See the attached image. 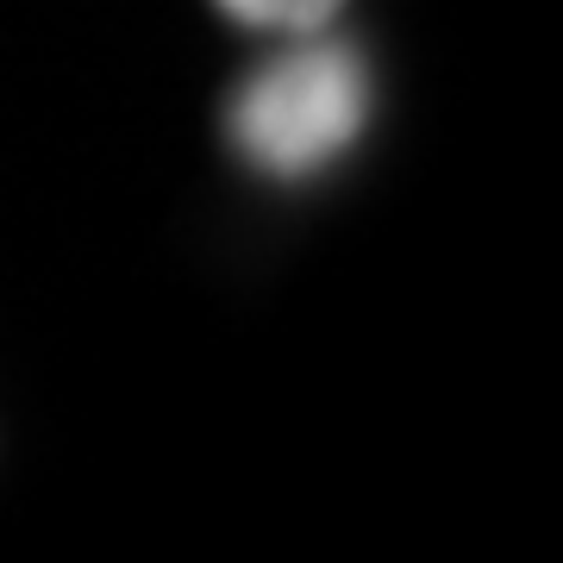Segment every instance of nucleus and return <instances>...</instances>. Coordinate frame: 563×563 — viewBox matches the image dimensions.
Returning <instances> with one entry per match:
<instances>
[{
	"label": "nucleus",
	"instance_id": "f257e3e1",
	"mask_svg": "<svg viewBox=\"0 0 563 563\" xmlns=\"http://www.w3.org/2000/svg\"><path fill=\"white\" fill-rule=\"evenodd\" d=\"M369 120V63L357 44L295 32L225 101V139L257 176L307 181L357 144Z\"/></svg>",
	"mask_w": 563,
	"mask_h": 563
},
{
	"label": "nucleus",
	"instance_id": "f03ea898",
	"mask_svg": "<svg viewBox=\"0 0 563 563\" xmlns=\"http://www.w3.org/2000/svg\"><path fill=\"white\" fill-rule=\"evenodd\" d=\"M344 0H220V13H232L239 25L251 32H282V38H295V32H325V25L339 20Z\"/></svg>",
	"mask_w": 563,
	"mask_h": 563
}]
</instances>
